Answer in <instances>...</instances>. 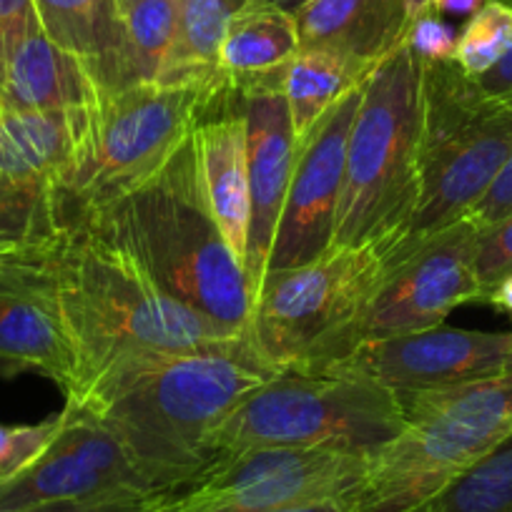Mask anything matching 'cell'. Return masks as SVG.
<instances>
[{
	"instance_id": "obj_3",
	"label": "cell",
	"mask_w": 512,
	"mask_h": 512,
	"mask_svg": "<svg viewBox=\"0 0 512 512\" xmlns=\"http://www.w3.org/2000/svg\"><path fill=\"white\" fill-rule=\"evenodd\" d=\"M76 221L96 226L121 246L176 302L249 332L251 294L244 264L206 204L191 136L156 174L106 209Z\"/></svg>"
},
{
	"instance_id": "obj_6",
	"label": "cell",
	"mask_w": 512,
	"mask_h": 512,
	"mask_svg": "<svg viewBox=\"0 0 512 512\" xmlns=\"http://www.w3.org/2000/svg\"><path fill=\"white\" fill-rule=\"evenodd\" d=\"M384 279L374 246H332L304 267L272 274L251 302L249 337L272 372H324L347 357L354 329Z\"/></svg>"
},
{
	"instance_id": "obj_17",
	"label": "cell",
	"mask_w": 512,
	"mask_h": 512,
	"mask_svg": "<svg viewBox=\"0 0 512 512\" xmlns=\"http://www.w3.org/2000/svg\"><path fill=\"white\" fill-rule=\"evenodd\" d=\"M86 113L0 106V181L53 201L61 214V191L76 164Z\"/></svg>"
},
{
	"instance_id": "obj_40",
	"label": "cell",
	"mask_w": 512,
	"mask_h": 512,
	"mask_svg": "<svg viewBox=\"0 0 512 512\" xmlns=\"http://www.w3.org/2000/svg\"><path fill=\"white\" fill-rule=\"evenodd\" d=\"M246 3H251V0H246Z\"/></svg>"
},
{
	"instance_id": "obj_8",
	"label": "cell",
	"mask_w": 512,
	"mask_h": 512,
	"mask_svg": "<svg viewBox=\"0 0 512 512\" xmlns=\"http://www.w3.org/2000/svg\"><path fill=\"white\" fill-rule=\"evenodd\" d=\"M390 390L352 372H282L251 392L214 432L216 460L251 447L377 450L405 430Z\"/></svg>"
},
{
	"instance_id": "obj_14",
	"label": "cell",
	"mask_w": 512,
	"mask_h": 512,
	"mask_svg": "<svg viewBox=\"0 0 512 512\" xmlns=\"http://www.w3.org/2000/svg\"><path fill=\"white\" fill-rule=\"evenodd\" d=\"M53 244L0 259V379L38 372L68 395L76 362L53 269Z\"/></svg>"
},
{
	"instance_id": "obj_13",
	"label": "cell",
	"mask_w": 512,
	"mask_h": 512,
	"mask_svg": "<svg viewBox=\"0 0 512 512\" xmlns=\"http://www.w3.org/2000/svg\"><path fill=\"white\" fill-rule=\"evenodd\" d=\"M512 334L432 327L397 337L359 342L324 372H352L392 395L442 390L507 372Z\"/></svg>"
},
{
	"instance_id": "obj_11",
	"label": "cell",
	"mask_w": 512,
	"mask_h": 512,
	"mask_svg": "<svg viewBox=\"0 0 512 512\" xmlns=\"http://www.w3.org/2000/svg\"><path fill=\"white\" fill-rule=\"evenodd\" d=\"M156 495L118 437L88 412L66 405L46 450L26 470L0 480V512L63 500Z\"/></svg>"
},
{
	"instance_id": "obj_19",
	"label": "cell",
	"mask_w": 512,
	"mask_h": 512,
	"mask_svg": "<svg viewBox=\"0 0 512 512\" xmlns=\"http://www.w3.org/2000/svg\"><path fill=\"white\" fill-rule=\"evenodd\" d=\"M422 0H307L297 16L302 48L324 46L377 66L405 43Z\"/></svg>"
},
{
	"instance_id": "obj_1",
	"label": "cell",
	"mask_w": 512,
	"mask_h": 512,
	"mask_svg": "<svg viewBox=\"0 0 512 512\" xmlns=\"http://www.w3.org/2000/svg\"><path fill=\"white\" fill-rule=\"evenodd\" d=\"M51 256L76 362L66 405H81L108 374L141 359L186 352L256 357L249 332L176 302L86 221L63 226Z\"/></svg>"
},
{
	"instance_id": "obj_20",
	"label": "cell",
	"mask_w": 512,
	"mask_h": 512,
	"mask_svg": "<svg viewBox=\"0 0 512 512\" xmlns=\"http://www.w3.org/2000/svg\"><path fill=\"white\" fill-rule=\"evenodd\" d=\"M302 48L297 16L267 3H246L226 28L219 71L234 93L282 86L289 63Z\"/></svg>"
},
{
	"instance_id": "obj_29",
	"label": "cell",
	"mask_w": 512,
	"mask_h": 512,
	"mask_svg": "<svg viewBox=\"0 0 512 512\" xmlns=\"http://www.w3.org/2000/svg\"><path fill=\"white\" fill-rule=\"evenodd\" d=\"M166 495L156 497H96V500H63L26 507L18 512H156Z\"/></svg>"
},
{
	"instance_id": "obj_16",
	"label": "cell",
	"mask_w": 512,
	"mask_h": 512,
	"mask_svg": "<svg viewBox=\"0 0 512 512\" xmlns=\"http://www.w3.org/2000/svg\"><path fill=\"white\" fill-rule=\"evenodd\" d=\"M206 204L241 264L249 244V159L241 98L226 88L191 131Z\"/></svg>"
},
{
	"instance_id": "obj_18",
	"label": "cell",
	"mask_w": 512,
	"mask_h": 512,
	"mask_svg": "<svg viewBox=\"0 0 512 512\" xmlns=\"http://www.w3.org/2000/svg\"><path fill=\"white\" fill-rule=\"evenodd\" d=\"M96 96L86 63L53 43L41 23L0 61V106L13 111H83Z\"/></svg>"
},
{
	"instance_id": "obj_10",
	"label": "cell",
	"mask_w": 512,
	"mask_h": 512,
	"mask_svg": "<svg viewBox=\"0 0 512 512\" xmlns=\"http://www.w3.org/2000/svg\"><path fill=\"white\" fill-rule=\"evenodd\" d=\"M477 241L480 229L465 216L384 269V279L354 329L352 349L367 339L440 327L452 309L482 302L475 272Z\"/></svg>"
},
{
	"instance_id": "obj_34",
	"label": "cell",
	"mask_w": 512,
	"mask_h": 512,
	"mask_svg": "<svg viewBox=\"0 0 512 512\" xmlns=\"http://www.w3.org/2000/svg\"><path fill=\"white\" fill-rule=\"evenodd\" d=\"M485 302L492 304L495 309H500V312L510 314V317H512V274H510V277L502 279V282H497L495 287L487 292Z\"/></svg>"
},
{
	"instance_id": "obj_2",
	"label": "cell",
	"mask_w": 512,
	"mask_h": 512,
	"mask_svg": "<svg viewBox=\"0 0 512 512\" xmlns=\"http://www.w3.org/2000/svg\"><path fill=\"white\" fill-rule=\"evenodd\" d=\"M272 377L246 354H164L108 374L71 407L118 437L151 490L171 495L216 460L214 432Z\"/></svg>"
},
{
	"instance_id": "obj_32",
	"label": "cell",
	"mask_w": 512,
	"mask_h": 512,
	"mask_svg": "<svg viewBox=\"0 0 512 512\" xmlns=\"http://www.w3.org/2000/svg\"><path fill=\"white\" fill-rule=\"evenodd\" d=\"M472 83L485 98L512 96V48L502 56V61L495 68H490L485 76L472 78Z\"/></svg>"
},
{
	"instance_id": "obj_25",
	"label": "cell",
	"mask_w": 512,
	"mask_h": 512,
	"mask_svg": "<svg viewBox=\"0 0 512 512\" xmlns=\"http://www.w3.org/2000/svg\"><path fill=\"white\" fill-rule=\"evenodd\" d=\"M420 512H512V437L487 452Z\"/></svg>"
},
{
	"instance_id": "obj_22",
	"label": "cell",
	"mask_w": 512,
	"mask_h": 512,
	"mask_svg": "<svg viewBox=\"0 0 512 512\" xmlns=\"http://www.w3.org/2000/svg\"><path fill=\"white\" fill-rule=\"evenodd\" d=\"M246 0H179L176 31L166 56L161 83H196L209 91H226L219 71V51L226 28Z\"/></svg>"
},
{
	"instance_id": "obj_26",
	"label": "cell",
	"mask_w": 512,
	"mask_h": 512,
	"mask_svg": "<svg viewBox=\"0 0 512 512\" xmlns=\"http://www.w3.org/2000/svg\"><path fill=\"white\" fill-rule=\"evenodd\" d=\"M512 48V3L485 0V6L467 18L455 48V63L467 78L485 76Z\"/></svg>"
},
{
	"instance_id": "obj_15",
	"label": "cell",
	"mask_w": 512,
	"mask_h": 512,
	"mask_svg": "<svg viewBox=\"0 0 512 512\" xmlns=\"http://www.w3.org/2000/svg\"><path fill=\"white\" fill-rule=\"evenodd\" d=\"M236 96L241 98L246 118L251 219L244 274L254 302L267 279L269 254H272L274 234L282 219L284 199L297 159V139H294L292 116L282 86L251 88Z\"/></svg>"
},
{
	"instance_id": "obj_33",
	"label": "cell",
	"mask_w": 512,
	"mask_h": 512,
	"mask_svg": "<svg viewBox=\"0 0 512 512\" xmlns=\"http://www.w3.org/2000/svg\"><path fill=\"white\" fill-rule=\"evenodd\" d=\"M432 11L450 18H470L485 6V0H427Z\"/></svg>"
},
{
	"instance_id": "obj_21",
	"label": "cell",
	"mask_w": 512,
	"mask_h": 512,
	"mask_svg": "<svg viewBox=\"0 0 512 512\" xmlns=\"http://www.w3.org/2000/svg\"><path fill=\"white\" fill-rule=\"evenodd\" d=\"M176 13L179 0H139L121 13V41L108 61L91 73L101 96L159 81L174 41Z\"/></svg>"
},
{
	"instance_id": "obj_23",
	"label": "cell",
	"mask_w": 512,
	"mask_h": 512,
	"mask_svg": "<svg viewBox=\"0 0 512 512\" xmlns=\"http://www.w3.org/2000/svg\"><path fill=\"white\" fill-rule=\"evenodd\" d=\"M374 66L337 51V48H299L297 58L284 73L282 91L287 98L289 116L297 144L309 136L319 118L349 91L369 76Z\"/></svg>"
},
{
	"instance_id": "obj_31",
	"label": "cell",
	"mask_w": 512,
	"mask_h": 512,
	"mask_svg": "<svg viewBox=\"0 0 512 512\" xmlns=\"http://www.w3.org/2000/svg\"><path fill=\"white\" fill-rule=\"evenodd\" d=\"M38 23L33 0H0V61L13 43Z\"/></svg>"
},
{
	"instance_id": "obj_39",
	"label": "cell",
	"mask_w": 512,
	"mask_h": 512,
	"mask_svg": "<svg viewBox=\"0 0 512 512\" xmlns=\"http://www.w3.org/2000/svg\"><path fill=\"white\" fill-rule=\"evenodd\" d=\"M507 372H512V352H510V362H507Z\"/></svg>"
},
{
	"instance_id": "obj_28",
	"label": "cell",
	"mask_w": 512,
	"mask_h": 512,
	"mask_svg": "<svg viewBox=\"0 0 512 512\" xmlns=\"http://www.w3.org/2000/svg\"><path fill=\"white\" fill-rule=\"evenodd\" d=\"M475 272L482 284V302L497 282L512 274V216L492 226V229L480 231Z\"/></svg>"
},
{
	"instance_id": "obj_12",
	"label": "cell",
	"mask_w": 512,
	"mask_h": 512,
	"mask_svg": "<svg viewBox=\"0 0 512 512\" xmlns=\"http://www.w3.org/2000/svg\"><path fill=\"white\" fill-rule=\"evenodd\" d=\"M362 83L339 98L319 118L307 139L297 144V159H294L282 219L274 234L267 277L304 267L332 249L339 196L344 186L349 131L362 98Z\"/></svg>"
},
{
	"instance_id": "obj_38",
	"label": "cell",
	"mask_w": 512,
	"mask_h": 512,
	"mask_svg": "<svg viewBox=\"0 0 512 512\" xmlns=\"http://www.w3.org/2000/svg\"><path fill=\"white\" fill-rule=\"evenodd\" d=\"M116 3H118V8H121V13H123L128 6H134V3H139V0H116Z\"/></svg>"
},
{
	"instance_id": "obj_36",
	"label": "cell",
	"mask_w": 512,
	"mask_h": 512,
	"mask_svg": "<svg viewBox=\"0 0 512 512\" xmlns=\"http://www.w3.org/2000/svg\"><path fill=\"white\" fill-rule=\"evenodd\" d=\"M16 430L18 425H3V422H0V470H3V465H6L8 457H11L13 445H16Z\"/></svg>"
},
{
	"instance_id": "obj_35",
	"label": "cell",
	"mask_w": 512,
	"mask_h": 512,
	"mask_svg": "<svg viewBox=\"0 0 512 512\" xmlns=\"http://www.w3.org/2000/svg\"><path fill=\"white\" fill-rule=\"evenodd\" d=\"M352 500H329V502H314V505H299V507H282V510H254V512H349Z\"/></svg>"
},
{
	"instance_id": "obj_7",
	"label": "cell",
	"mask_w": 512,
	"mask_h": 512,
	"mask_svg": "<svg viewBox=\"0 0 512 512\" xmlns=\"http://www.w3.org/2000/svg\"><path fill=\"white\" fill-rule=\"evenodd\" d=\"M224 93V91H221ZM221 93L196 83H141L88 106L76 164L61 191V224L106 209L161 169Z\"/></svg>"
},
{
	"instance_id": "obj_9",
	"label": "cell",
	"mask_w": 512,
	"mask_h": 512,
	"mask_svg": "<svg viewBox=\"0 0 512 512\" xmlns=\"http://www.w3.org/2000/svg\"><path fill=\"white\" fill-rule=\"evenodd\" d=\"M367 450L251 447L211 462L156 512H254L352 500L369 467Z\"/></svg>"
},
{
	"instance_id": "obj_5",
	"label": "cell",
	"mask_w": 512,
	"mask_h": 512,
	"mask_svg": "<svg viewBox=\"0 0 512 512\" xmlns=\"http://www.w3.org/2000/svg\"><path fill=\"white\" fill-rule=\"evenodd\" d=\"M512 154V96L485 98L455 63H422L420 199L384 269L480 204Z\"/></svg>"
},
{
	"instance_id": "obj_4",
	"label": "cell",
	"mask_w": 512,
	"mask_h": 512,
	"mask_svg": "<svg viewBox=\"0 0 512 512\" xmlns=\"http://www.w3.org/2000/svg\"><path fill=\"white\" fill-rule=\"evenodd\" d=\"M422 63L402 43L362 83L332 246H374L384 262L420 199Z\"/></svg>"
},
{
	"instance_id": "obj_24",
	"label": "cell",
	"mask_w": 512,
	"mask_h": 512,
	"mask_svg": "<svg viewBox=\"0 0 512 512\" xmlns=\"http://www.w3.org/2000/svg\"><path fill=\"white\" fill-rule=\"evenodd\" d=\"M46 36L86 63L88 73L108 61L121 41V8L116 0H33Z\"/></svg>"
},
{
	"instance_id": "obj_27",
	"label": "cell",
	"mask_w": 512,
	"mask_h": 512,
	"mask_svg": "<svg viewBox=\"0 0 512 512\" xmlns=\"http://www.w3.org/2000/svg\"><path fill=\"white\" fill-rule=\"evenodd\" d=\"M457 38L460 33L445 21L437 11H432L430 3L422 0L417 11L412 13V21L405 33V46L420 63H450L455 58Z\"/></svg>"
},
{
	"instance_id": "obj_30",
	"label": "cell",
	"mask_w": 512,
	"mask_h": 512,
	"mask_svg": "<svg viewBox=\"0 0 512 512\" xmlns=\"http://www.w3.org/2000/svg\"><path fill=\"white\" fill-rule=\"evenodd\" d=\"M512 216V154L505 161L502 171L497 174V179L492 181V186L487 189V194L482 196L480 204L470 211L467 219L475 221V226L480 231L492 229L500 221L510 219Z\"/></svg>"
},
{
	"instance_id": "obj_37",
	"label": "cell",
	"mask_w": 512,
	"mask_h": 512,
	"mask_svg": "<svg viewBox=\"0 0 512 512\" xmlns=\"http://www.w3.org/2000/svg\"><path fill=\"white\" fill-rule=\"evenodd\" d=\"M251 3H267V6H277V8H282V11L297 13L299 8L307 3V0H251ZM244 6H246V3H244Z\"/></svg>"
}]
</instances>
